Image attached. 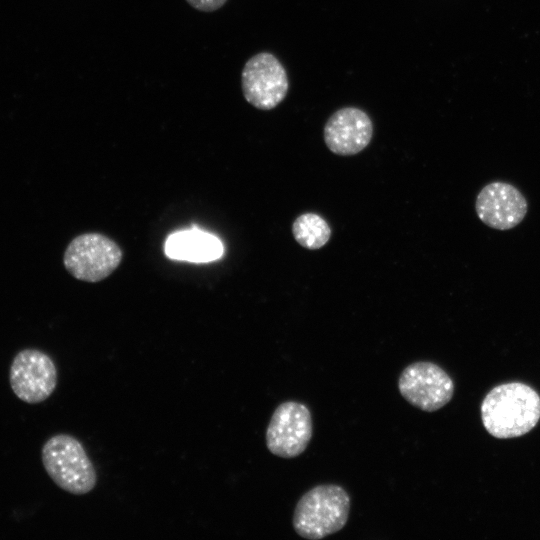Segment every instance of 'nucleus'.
<instances>
[{
	"instance_id": "1",
	"label": "nucleus",
	"mask_w": 540,
	"mask_h": 540,
	"mask_svg": "<svg viewBox=\"0 0 540 540\" xmlns=\"http://www.w3.org/2000/svg\"><path fill=\"white\" fill-rule=\"evenodd\" d=\"M481 418L484 428L495 438L522 436L540 419V396L524 383L498 385L484 398Z\"/></svg>"
},
{
	"instance_id": "2",
	"label": "nucleus",
	"mask_w": 540,
	"mask_h": 540,
	"mask_svg": "<svg viewBox=\"0 0 540 540\" xmlns=\"http://www.w3.org/2000/svg\"><path fill=\"white\" fill-rule=\"evenodd\" d=\"M350 497L336 484H321L298 500L293 513V528L302 538L318 540L340 531L347 523Z\"/></svg>"
},
{
	"instance_id": "3",
	"label": "nucleus",
	"mask_w": 540,
	"mask_h": 540,
	"mask_svg": "<svg viewBox=\"0 0 540 540\" xmlns=\"http://www.w3.org/2000/svg\"><path fill=\"white\" fill-rule=\"evenodd\" d=\"M41 459L45 471L62 490L84 495L97 483V473L82 443L72 435L56 434L42 446Z\"/></svg>"
},
{
	"instance_id": "4",
	"label": "nucleus",
	"mask_w": 540,
	"mask_h": 540,
	"mask_svg": "<svg viewBox=\"0 0 540 540\" xmlns=\"http://www.w3.org/2000/svg\"><path fill=\"white\" fill-rule=\"evenodd\" d=\"M122 258V249L114 240L90 232L80 234L70 241L64 252L63 263L75 279L95 283L110 276Z\"/></svg>"
},
{
	"instance_id": "5",
	"label": "nucleus",
	"mask_w": 540,
	"mask_h": 540,
	"mask_svg": "<svg viewBox=\"0 0 540 540\" xmlns=\"http://www.w3.org/2000/svg\"><path fill=\"white\" fill-rule=\"evenodd\" d=\"M241 86L246 101L260 110L278 106L289 90L286 69L270 52L252 56L244 65Z\"/></svg>"
},
{
	"instance_id": "6",
	"label": "nucleus",
	"mask_w": 540,
	"mask_h": 540,
	"mask_svg": "<svg viewBox=\"0 0 540 540\" xmlns=\"http://www.w3.org/2000/svg\"><path fill=\"white\" fill-rule=\"evenodd\" d=\"M58 372L52 358L45 352L25 348L13 358L9 370V383L14 394L23 402L37 404L54 392Z\"/></svg>"
},
{
	"instance_id": "7",
	"label": "nucleus",
	"mask_w": 540,
	"mask_h": 540,
	"mask_svg": "<svg viewBox=\"0 0 540 540\" xmlns=\"http://www.w3.org/2000/svg\"><path fill=\"white\" fill-rule=\"evenodd\" d=\"M401 396L412 406L433 412L444 407L453 397L454 383L437 364L418 361L409 364L398 379Z\"/></svg>"
},
{
	"instance_id": "8",
	"label": "nucleus",
	"mask_w": 540,
	"mask_h": 540,
	"mask_svg": "<svg viewBox=\"0 0 540 540\" xmlns=\"http://www.w3.org/2000/svg\"><path fill=\"white\" fill-rule=\"evenodd\" d=\"M313 433L308 407L297 401L281 403L266 429L267 449L278 457L294 458L308 447Z\"/></svg>"
},
{
	"instance_id": "9",
	"label": "nucleus",
	"mask_w": 540,
	"mask_h": 540,
	"mask_svg": "<svg viewBox=\"0 0 540 540\" xmlns=\"http://www.w3.org/2000/svg\"><path fill=\"white\" fill-rule=\"evenodd\" d=\"M475 210L479 219L496 230H509L525 218L527 200L510 183L495 181L485 185L478 193Z\"/></svg>"
},
{
	"instance_id": "10",
	"label": "nucleus",
	"mask_w": 540,
	"mask_h": 540,
	"mask_svg": "<svg viewBox=\"0 0 540 540\" xmlns=\"http://www.w3.org/2000/svg\"><path fill=\"white\" fill-rule=\"evenodd\" d=\"M323 136L331 152L352 156L369 145L373 136L372 120L358 107H343L328 118Z\"/></svg>"
},
{
	"instance_id": "11",
	"label": "nucleus",
	"mask_w": 540,
	"mask_h": 540,
	"mask_svg": "<svg viewBox=\"0 0 540 540\" xmlns=\"http://www.w3.org/2000/svg\"><path fill=\"white\" fill-rule=\"evenodd\" d=\"M223 245L214 235L190 229L169 235L164 244V252L170 259L196 263L219 259L223 254Z\"/></svg>"
},
{
	"instance_id": "12",
	"label": "nucleus",
	"mask_w": 540,
	"mask_h": 540,
	"mask_svg": "<svg viewBox=\"0 0 540 540\" xmlns=\"http://www.w3.org/2000/svg\"><path fill=\"white\" fill-rule=\"evenodd\" d=\"M292 233L297 243L309 250L323 247L331 237V229L326 220L310 212L295 219Z\"/></svg>"
},
{
	"instance_id": "13",
	"label": "nucleus",
	"mask_w": 540,
	"mask_h": 540,
	"mask_svg": "<svg viewBox=\"0 0 540 540\" xmlns=\"http://www.w3.org/2000/svg\"><path fill=\"white\" fill-rule=\"evenodd\" d=\"M192 7L204 11L211 12L219 9L227 0H186Z\"/></svg>"
}]
</instances>
